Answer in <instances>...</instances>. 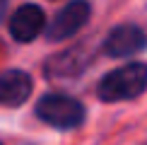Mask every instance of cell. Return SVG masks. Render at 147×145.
<instances>
[{
	"label": "cell",
	"mask_w": 147,
	"mask_h": 145,
	"mask_svg": "<svg viewBox=\"0 0 147 145\" xmlns=\"http://www.w3.org/2000/svg\"><path fill=\"white\" fill-rule=\"evenodd\" d=\"M36 116L58 131H70L82 126L84 106L68 94H44L36 104Z\"/></svg>",
	"instance_id": "7a4b0ae2"
},
{
	"label": "cell",
	"mask_w": 147,
	"mask_h": 145,
	"mask_svg": "<svg viewBox=\"0 0 147 145\" xmlns=\"http://www.w3.org/2000/svg\"><path fill=\"white\" fill-rule=\"evenodd\" d=\"M147 89V63H128L101 77L96 94L101 102L135 99Z\"/></svg>",
	"instance_id": "6da1fadb"
},
{
	"label": "cell",
	"mask_w": 147,
	"mask_h": 145,
	"mask_svg": "<svg viewBox=\"0 0 147 145\" xmlns=\"http://www.w3.org/2000/svg\"><path fill=\"white\" fill-rule=\"evenodd\" d=\"M89 15H92V5L87 3V0H72V3L65 5V7L51 20V24L46 27L48 39H53V41H63V39L75 36L80 29L87 24Z\"/></svg>",
	"instance_id": "3957f363"
},
{
	"label": "cell",
	"mask_w": 147,
	"mask_h": 145,
	"mask_svg": "<svg viewBox=\"0 0 147 145\" xmlns=\"http://www.w3.org/2000/svg\"><path fill=\"white\" fill-rule=\"evenodd\" d=\"M44 29H46V15H44V10L39 5H22V7L15 10V15L10 20L12 39L22 41V44L36 39Z\"/></svg>",
	"instance_id": "5b68a950"
},
{
	"label": "cell",
	"mask_w": 147,
	"mask_h": 145,
	"mask_svg": "<svg viewBox=\"0 0 147 145\" xmlns=\"http://www.w3.org/2000/svg\"><path fill=\"white\" fill-rule=\"evenodd\" d=\"M147 48V34L138 24H121L104 41V51L113 58H125Z\"/></svg>",
	"instance_id": "277c9868"
},
{
	"label": "cell",
	"mask_w": 147,
	"mask_h": 145,
	"mask_svg": "<svg viewBox=\"0 0 147 145\" xmlns=\"http://www.w3.org/2000/svg\"><path fill=\"white\" fill-rule=\"evenodd\" d=\"M32 94V77L22 70L0 72V104L3 106H22Z\"/></svg>",
	"instance_id": "8992f818"
}]
</instances>
